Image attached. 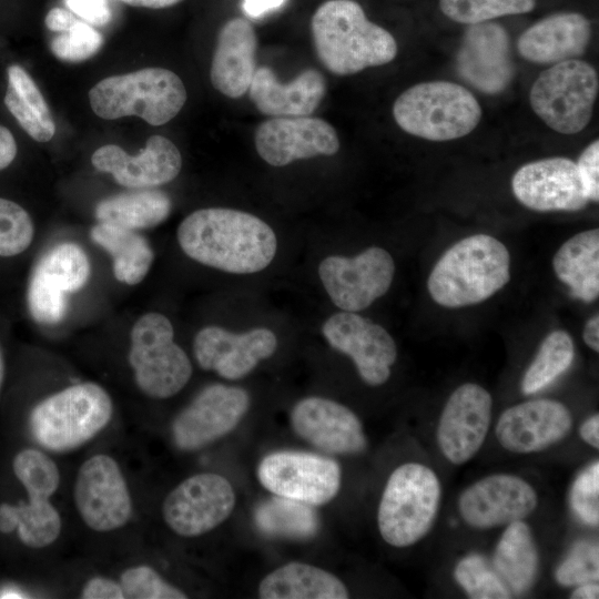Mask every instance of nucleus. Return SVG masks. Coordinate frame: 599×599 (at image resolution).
Wrapping results in <instances>:
<instances>
[{
    "mask_svg": "<svg viewBox=\"0 0 599 599\" xmlns=\"http://www.w3.org/2000/svg\"><path fill=\"white\" fill-rule=\"evenodd\" d=\"M90 273L89 257L80 245L62 242L48 250L34 265L28 284L31 317L47 325L61 322L68 308L65 294L81 290Z\"/></svg>",
    "mask_w": 599,
    "mask_h": 599,
    "instance_id": "11",
    "label": "nucleus"
},
{
    "mask_svg": "<svg viewBox=\"0 0 599 599\" xmlns=\"http://www.w3.org/2000/svg\"><path fill=\"white\" fill-rule=\"evenodd\" d=\"M258 596L262 599H346L348 590L324 569L290 562L262 579Z\"/></svg>",
    "mask_w": 599,
    "mask_h": 599,
    "instance_id": "30",
    "label": "nucleus"
},
{
    "mask_svg": "<svg viewBox=\"0 0 599 599\" xmlns=\"http://www.w3.org/2000/svg\"><path fill=\"white\" fill-rule=\"evenodd\" d=\"M133 7L163 9L176 4L181 0H121Z\"/></svg>",
    "mask_w": 599,
    "mask_h": 599,
    "instance_id": "54",
    "label": "nucleus"
},
{
    "mask_svg": "<svg viewBox=\"0 0 599 599\" xmlns=\"http://www.w3.org/2000/svg\"><path fill=\"white\" fill-rule=\"evenodd\" d=\"M102 44L103 37L99 31L91 24L77 20L68 31L51 41L50 48L60 60L80 62L94 55Z\"/></svg>",
    "mask_w": 599,
    "mask_h": 599,
    "instance_id": "42",
    "label": "nucleus"
},
{
    "mask_svg": "<svg viewBox=\"0 0 599 599\" xmlns=\"http://www.w3.org/2000/svg\"><path fill=\"white\" fill-rule=\"evenodd\" d=\"M311 30L319 61L334 74L383 65L397 54L392 33L368 20L354 0L323 2L312 17Z\"/></svg>",
    "mask_w": 599,
    "mask_h": 599,
    "instance_id": "2",
    "label": "nucleus"
},
{
    "mask_svg": "<svg viewBox=\"0 0 599 599\" xmlns=\"http://www.w3.org/2000/svg\"><path fill=\"white\" fill-rule=\"evenodd\" d=\"M93 166L110 173L122 186L153 189L174 180L182 167V156L175 144L162 135H152L135 155L115 144L99 148L91 156Z\"/></svg>",
    "mask_w": 599,
    "mask_h": 599,
    "instance_id": "22",
    "label": "nucleus"
},
{
    "mask_svg": "<svg viewBox=\"0 0 599 599\" xmlns=\"http://www.w3.org/2000/svg\"><path fill=\"white\" fill-rule=\"evenodd\" d=\"M573 358L575 345L567 332L558 329L548 334L524 375L522 393L535 394L550 385L569 368Z\"/></svg>",
    "mask_w": 599,
    "mask_h": 599,
    "instance_id": "37",
    "label": "nucleus"
},
{
    "mask_svg": "<svg viewBox=\"0 0 599 599\" xmlns=\"http://www.w3.org/2000/svg\"><path fill=\"white\" fill-rule=\"evenodd\" d=\"M539 558L530 528L514 521L504 531L494 555V567L510 592L524 593L536 579Z\"/></svg>",
    "mask_w": 599,
    "mask_h": 599,
    "instance_id": "34",
    "label": "nucleus"
},
{
    "mask_svg": "<svg viewBox=\"0 0 599 599\" xmlns=\"http://www.w3.org/2000/svg\"><path fill=\"white\" fill-rule=\"evenodd\" d=\"M28 500L0 504V532H17L27 547L41 549L52 545L60 536L62 520L50 501L48 490L27 487Z\"/></svg>",
    "mask_w": 599,
    "mask_h": 599,
    "instance_id": "29",
    "label": "nucleus"
},
{
    "mask_svg": "<svg viewBox=\"0 0 599 599\" xmlns=\"http://www.w3.org/2000/svg\"><path fill=\"white\" fill-rule=\"evenodd\" d=\"M83 599H125L119 581L108 577H92L82 587Z\"/></svg>",
    "mask_w": 599,
    "mask_h": 599,
    "instance_id": "47",
    "label": "nucleus"
},
{
    "mask_svg": "<svg viewBox=\"0 0 599 599\" xmlns=\"http://www.w3.org/2000/svg\"><path fill=\"white\" fill-rule=\"evenodd\" d=\"M510 257L497 238L477 234L449 247L427 282L432 298L445 307L474 305L493 296L509 281Z\"/></svg>",
    "mask_w": 599,
    "mask_h": 599,
    "instance_id": "3",
    "label": "nucleus"
},
{
    "mask_svg": "<svg viewBox=\"0 0 599 599\" xmlns=\"http://www.w3.org/2000/svg\"><path fill=\"white\" fill-rule=\"evenodd\" d=\"M454 576L471 599H506L511 597L501 578L478 555L461 559L455 568Z\"/></svg>",
    "mask_w": 599,
    "mask_h": 599,
    "instance_id": "39",
    "label": "nucleus"
},
{
    "mask_svg": "<svg viewBox=\"0 0 599 599\" xmlns=\"http://www.w3.org/2000/svg\"><path fill=\"white\" fill-rule=\"evenodd\" d=\"M326 93V81L315 69L302 71L294 80L280 82L268 67L256 68L248 95L256 109L273 118L312 114Z\"/></svg>",
    "mask_w": 599,
    "mask_h": 599,
    "instance_id": "28",
    "label": "nucleus"
},
{
    "mask_svg": "<svg viewBox=\"0 0 599 599\" xmlns=\"http://www.w3.org/2000/svg\"><path fill=\"white\" fill-rule=\"evenodd\" d=\"M322 333L334 349L353 359L366 384L378 386L389 378L397 347L384 327L355 312L343 311L325 321Z\"/></svg>",
    "mask_w": 599,
    "mask_h": 599,
    "instance_id": "16",
    "label": "nucleus"
},
{
    "mask_svg": "<svg viewBox=\"0 0 599 599\" xmlns=\"http://www.w3.org/2000/svg\"><path fill=\"white\" fill-rule=\"evenodd\" d=\"M254 142L258 155L273 166H285L317 155H333L339 150L334 126L308 115L266 120L256 128Z\"/></svg>",
    "mask_w": 599,
    "mask_h": 599,
    "instance_id": "17",
    "label": "nucleus"
},
{
    "mask_svg": "<svg viewBox=\"0 0 599 599\" xmlns=\"http://www.w3.org/2000/svg\"><path fill=\"white\" fill-rule=\"evenodd\" d=\"M570 504L576 515L587 525L599 522V463L581 471L570 491Z\"/></svg>",
    "mask_w": 599,
    "mask_h": 599,
    "instance_id": "44",
    "label": "nucleus"
},
{
    "mask_svg": "<svg viewBox=\"0 0 599 599\" xmlns=\"http://www.w3.org/2000/svg\"><path fill=\"white\" fill-rule=\"evenodd\" d=\"M250 406L245 389L223 384L204 387L174 418L171 434L183 451L201 449L231 433Z\"/></svg>",
    "mask_w": 599,
    "mask_h": 599,
    "instance_id": "15",
    "label": "nucleus"
},
{
    "mask_svg": "<svg viewBox=\"0 0 599 599\" xmlns=\"http://www.w3.org/2000/svg\"><path fill=\"white\" fill-rule=\"evenodd\" d=\"M75 21L70 11L59 7L51 9L44 20L47 28L55 32L68 31Z\"/></svg>",
    "mask_w": 599,
    "mask_h": 599,
    "instance_id": "48",
    "label": "nucleus"
},
{
    "mask_svg": "<svg viewBox=\"0 0 599 599\" xmlns=\"http://www.w3.org/2000/svg\"><path fill=\"white\" fill-rule=\"evenodd\" d=\"M552 266L572 296L595 301L599 295V230L583 231L565 242L555 254Z\"/></svg>",
    "mask_w": 599,
    "mask_h": 599,
    "instance_id": "31",
    "label": "nucleus"
},
{
    "mask_svg": "<svg viewBox=\"0 0 599 599\" xmlns=\"http://www.w3.org/2000/svg\"><path fill=\"white\" fill-rule=\"evenodd\" d=\"M581 438L595 448L599 447V416L588 418L580 427Z\"/></svg>",
    "mask_w": 599,
    "mask_h": 599,
    "instance_id": "51",
    "label": "nucleus"
},
{
    "mask_svg": "<svg viewBox=\"0 0 599 599\" xmlns=\"http://www.w3.org/2000/svg\"><path fill=\"white\" fill-rule=\"evenodd\" d=\"M17 155V143L12 133L0 125V171L11 164Z\"/></svg>",
    "mask_w": 599,
    "mask_h": 599,
    "instance_id": "49",
    "label": "nucleus"
},
{
    "mask_svg": "<svg viewBox=\"0 0 599 599\" xmlns=\"http://www.w3.org/2000/svg\"><path fill=\"white\" fill-rule=\"evenodd\" d=\"M4 104L21 128L35 141L48 142L55 133V123L39 88L20 65L8 68Z\"/></svg>",
    "mask_w": 599,
    "mask_h": 599,
    "instance_id": "35",
    "label": "nucleus"
},
{
    "mask_svg": "<svg viewBox=\"0 0 599 599\" xmlns=\"http://www.w3.org/2000/svg\"><path fill=\"white\" fill-rule=\"evenodd\" d=\"M395 273L392 255L372 246L355 257L327 256L318 276L332 302L346 312L365 309L390 287Z\"/></svg>",
    "mask_w": 599,
    "mask_h": 599,
    "instance_id": "13",
    "label": "nucleus"
},
{
    "mask_svg": "<svg viewBox=\"0 0 599 599\" xmlns=\"http://www.w3.org/2000/svg\"><path fill=\"white\" fill-rule=\"evenodd\" d=\"M460 77L486 94L506 89L514 77L509 37L496 22H481L467 28L456 59Z\"/></svg>",
    "mask_w": 599,
    "mask_h": 599,
    "instance_id": "23",
    "label": "nucleus"
},
{
    "mask_svg": "<svg viewBox=\"0 0 599 599\" xmlns=\"http://www.w3.org/2000/svg\"><path fill=\"white\" fill-rule=\"evenodd\" d=\"M294 432L331 454H358L367 445L358 417L346 406L318 396L300 400L292 409Z\"/></svg>",
    "mask_w": 599,
    "mask_h": 599,
    "instance_id": "24",
    "label": "nucleus"
},
{
    "mask_svg": "<svg viewBox=\"0 0 599 599\" xmlns=\"http://www.w3.org/2000/svg\"><path fill=\"white\" fill-rule=\"evenodd\" d=\"M256 48L255 30L246 19L236 17L226 21L212 58V85L232 99L244 95L256 70Z\"/></svg>",
    "mask_w": 599,
    "mask_h": 599,
    "instance_id": "26",
    "label": "nucleus"
},
{
    "mask_svg": "<svg viewBox=\"0 0 599 599\" xmlns=\"http://www.w3.org/2000/svg\"><path fill=\"white\" fill-rule=\"evenodd\" d=\"M598 546L589 541L573 545L567 558L556 570V580L562 586H576L598 580Z\"/></svg>",
    "mask_w": 599,
    "mask_h": 599,
    "instance_id": "43",
    "label": "nucleus"
},
{
    "mask_svg": "<svg viewBox=\"0 0 599 599\" xmlns=\"http://www.w3.org/2000/svg\"><path fill=\"white\" fill-rule=\"evenodd\" d=\"M591 37L590 21L579 12H556L535 22L518 38L527 61L558 63L583 54Z\"/></svg>",
    "mask_w": 599,
    "mask_h": 599,
    "instance_id": "27",
    "label": "nucleus"
},
{
    "mask_svg": "<svg viewBox=\"0 0 599 599\" xmlns=\"http://www.w3.org/2000/svg\"><path fill=\"white\" fill-rule=\"evenodd\" d=\"M393 115L407 133L430 141L469 134L479 123L481 108L465 87L448 81L422 82L395 101Z\"/></svg>",
    "mask_w": 599,
    "mask_h": 599,
    "instance_id": "6",
    "label": "nucleus"
},
{
    "mask_svg": "<svg viewBox=\"0 0 599 599\" xmlns=\"http://www.w3.org/2000/svg\"><path fill=\"white\" fill-rule=\"evenodd\" d=\"M255 524L271 536L309 538L318 529V519L308 505L276 496L263 501L255 510Z\"/></svg>",
    "mask_w": 599,
    "mask_h": 599,
    "instance_id": "36",
    "label": "nucleus"
},
{
    "mask_svg": "<svg viewBox=\"0 0 599 599\" xmlns=\"http://www.w3.org/2000/svg\"><path fill=\"white\" fill-rule=\"evenodd\" d=\"M68 8L91 26H104L111 20L108 0H65Z\"/></svg>",
    "mask_w": 599,
    "mask_h": 599,
    "instance_id": "46",
    "label": "nucleus"
},
{
    "mask_svg": "<svg viewBox=\"0 0 599 599\" xmlns=\"http://www.w3.org/2000/svg\"><path fill=\"white\" fill-rule=\"evenodd\" d=\"M235 500L234 489L225 477L200 473L184 479L166 495L162 517L176 535L196 537L229 518Z\"/></svg>",
    "mask_w": 599,
    "mask_h": 599,
    "instance_id": "14",
    "label": "nucleus"
},
{
    "mask_svg": "<svg viewBox=\"0 0 599 599\" xmlns=\"http://www.w3.org/2000/svg\"><path fill=\"white\" fill-rule=\"evenodd\" d=\"M535 7L536 0H439L444 16L467 26L528 13Z\"/></svg>",
    "mask_w": 599,
    "mask_h": 599,
    "instance_id": "38",
    "label": "nucleus"
},
{
    "mask_svg": "<svg viewBox=\"0 0 599 599\" xmlns=\"http://www.w3.org/2000/svg\"><path fill=\"white\" fill-rule=\"evenodd\" d=\"M285 0H243V9L252 18H258L264 13L280 8Z\"/></svg>",
    "mask_w": 599,
    "mask_h": 599,
    "instance_id": "50",
    "label": "nucleus"
},
{
    "mask_svg": "<svg viewBox=\"0 0 599 599\" xmlns=\"http://www.w3.org/2000/svg\"><path fill=\"white\" fill-rule=\"evenodd\" d=\"M276 348L275 334L264 327L235 334L219 326H206L197 332L193 341L199 366L232 380L246 376L260 361L272 356Z\"/></svg>",
    "mask_w": 599,
    "mask_h": 599,
    "instance_id": "19",
    "label": "nucleus"
},
{
    "mask_svg": "<svg viewBox=\"0 0 599 599\" xmlns=\"http://www.w3.org/2000/svg\"><path fill=\"white\" fill-rule=\"evenodd\" d=\"M491 416V396L481 386L467 383L447 400L437 428L443 455L453 464L468 461L481 447Z\"/></svg>",
    "mask_w": 599,
    "mask_h": 599,
    "instance_id": "20",
    "label": "nucleus"
},
{
    "mask_svg": "<svg viewBox=\"0 0 599 599\" xmlns=\"http://www.w3.org/2000/svg\"><path fill=\"white\" fill-rule=\"evenodd\" d=\"M511 187L526 207L540 211H579L588 204L576 162L564 156L546 158L522 165Z\"/></svg>",
    "mask_w": 599,
    "mask_h": 599,
    "instance_id": "18",
    "label": "nucleus"
},
{
    "mask_svg": "<svg viewBox=\"0 0 599 599\" xmlns=\"http://www.w3.org/2000/svg\"><path fill=\"white\" fill-rule=\"evenodd\" d=\"M537 504L538 496L526 480L498 474L468 487L459 498V511L468 525L486 529L522 520Z\"/></svg>",
    "mask_w": 599,
    "mask_h": 599,
    "instance_id": "21",
    "label": "nucleus"
},
{
    "mask_svg": "<svg viewBox=\"0 0 599 599\" xmlns=\"http://www.w3.org/2000/svg\"><path fill=\"white\" fill-rule=\"evenodd\" d=\"M113 403L100 385L85 382L71 385L39 402L28 426L42 448L64 453L90 441L110 423Z\"/></svg>",
    "mask_w": 599,
    "mask_h": 599,
    "instance_id": "4",
    "label": "nucleus"
},
{
    "mask_svg": "<svg viewBox=\"0 0 599 599\" xmlns=\"http://www.w3.org/2000/svg\"><path fill=\"white\" fill-rule=\"evenodd\" d=\"M34 226L29 213L13 201L0 197V256L24 252L32 243Z\"/></svg>",
    "mask_w": 599,
    "mask_h": 599,
    "instance_id": "40",
    "label": "nucleus"
},
{
    "mask_svg": "<svg viewBox=\"0 0 599 599\" xmlns=\"http://www.w3.org/2000/svg\"><path fill=\"white\" fill-rule=\"evenodd\" d=\"M585 343L595 352H599V316L593 315L585 325L582 334Z\"/></svg>",
    "mask_w": 599,
    "mask_h": 599,
    "instance_id": "52",
    "label": "nucleus"
},
{
    "mask_svg": "<svg viewBox=\"0 0 599 599\" xmlns=\"http://www.w3.org/2000/svg\"><path fill=\"white\" fill-rule=\"evenodd\" d=\"M3 378H4V359H3V354L0 347V392L3 384Z\"/></svg>",
    "mask_w": 599,
    "mask_h": 599,
    "instance_id": "55",
    "label": "nucleus"
},
{
    "mask_svg": "<svg viewBox=\"0 0 599 599\" xmlns=\"http://www.w3.org/2000/svg\"><path fill=\"white\" fill-rule=\"evenodd\" d=\"M128 361L136 386L151 398L174 396L192 375L189 356L174 342L173 325L160 313H146L133 324Z\"/></svg>",
    "mask_w": 599,
    "mask_h": 599,
    "instance_id": "8",
    "label": "nucleus"
},
{
    "mask_svg": "<svg viewBox=\"0 0 599 599\" xmlns=\"http://www.w3.org/2000/svg\"><path fill=\"white\" fill-rule=\"evenodd\" d=\"M441 487L428 467L407 463L396 468L385 486L377 514L383 539L407 547L429 531L437 516Z\"/></svg>",
    "mask_w": 599,
    "mask_h": 599,
    "instance_id": "7",
    "label": "nucleus"
},
{
    "mask_svg": "<svg viewBox=\"0 0 599 599\" xmlns=\"http://www.w3.org/2000/svg\"><path fill=\"white\" fill-rule=\"evenodd\" d=\"M124 598L185 599V592L169 583L154 568L139 565L125 569L119 580Z\"/></svg>",
    "mask_w": 599,
    "mask_h": 599,
    "instance_id": "41",
    "label": "nucleus"
},
{
    "mask_svg": "<svg viewBox=\"0 0 599 599\" xmlns=\"http://www.w3.org/2000/svg\"><path fill=\"white\" fill-rule=\"evenodd\" d=\"M577 170L588 201H599V141L591 142L580 154Z\"/></svg>",
    "mask_w": 599,
    "mask_h": 599,
    "instance_id": "45",
    "label": "nucleus"
},
{
    "mask_svg": "<svg viewBox=\"0 0 599 599\" xmlns=\"http://www.w3.org/2000/svg\"><path fill=\"white\" fill-rule=\"evenodd\" d=\"M172 210L170 196L154 189L120 193L101 200L94 210L98 222L130 230L154 227L164 222Z\"/></svg>",
    "mask_w": 599,
    "mask_h": 599,
    "instance_id": "33",
    "label": "nucleus"
},
{
    "mask_svg": "<svg viewBox=\"0 0 599 599\" xmlns=\"http://www.w3.org/2000/svg\"><path fill=\"white\" fill-rule=\"evenodd\" d=\"M73 499L83 522L98 532L122 528L133 511L121 467L106 454H95L82 463L74 481Z\"/></svg>",
    "mask_w": 599,
    "mask_h": 599,
    "instance_id": "10",
    "label": "nucleus"
},
{
    "mask_svg": "<svg viewBox=\"0 0 599 599\" xmlns=\"http://www.w3.org/2000/svg\"><path fill=\"white\" fill-rule=\"evenodd\" d=\"M572 419L568 408L551 399H535L506 409L496 426L500 445L514 453L544 450L567 436Z\"/></svg>",
    "mask_w": 599,
    "mask_h": 599,
    "instance_id": "25",
    "label": "nucleus"
},
{
    "mask_svg": "<svg viewBox=\"0 0 599 599\" xmlns=\"http://www.w3.org/2000/svg\"><path fill=\"white\" fill-rule=\"evenodd\" d=\"M572 599H597L599 598V586L598 583L586 582L580 585L570 596Z\"/></svg>",
    "mask_w": 599,
    "mask_h": 599,
    "instance_id": "53",
    "label": "nucleus"
},
{
    "mask_svg": "<svg viewBox=\"0 0 599 599\" xmlns=\"http://www.w3.org/2000/svg\"><path fill=\"white\" fill-rule=\"evenodd\" d=\"M599 80L586 61L569 59L546 69L530 90L534 112L561 134L582 131L592 118Z\"/></svg>",
    "mask_w": 599,
    "mask_h": 599,
    "instance_id": "9",
    "label": "nucleus"
},
{
    "mask_svg": "<svg viewBox=\"0 0 599 599\" xmlns=\"http://www.w3.org/2000/svg\"><path fill=\"white\" fill-rule=\"evenodd\" d=\"M89 101L102 119L138 115L151 125H162L181 111L186 90L174 72L144 68L99 81L89 91Z\"/></svg>",
    "mask_w": 599,
    "mask_h": 599,
    "instance_id": "5",
    "label": "nucleus"
},
{
    "mask_svg": "<svg viewBox=\"0 0 599 599\" xmlns=\"http://www.w3.org/2000/svg\"><path fill=\"white\" fill-rule=\"evenodd\" d=\"M176 235L189 257L234 274L264 270L277 250L276 235L267 223L233 209L196 210L180 223Z\"/></svg>",
    "mask_w": 599,
    "mask_h": 599,
    "instance_id": "1",
    "label": "nucleus"
},
{
    "mask_svg": "<svg viewBox=\"0 0 599 599\" xmlns=\"http://www.w3.org/2000/svg\"><path fill=\"white\" fill-rule=\"evenodd\" d=\"M90 236L112 256L113 275L119 282L135 285L148 275L154 252L136 231L99 222L91 229Z\"/></svg>",
    "mask_w": 599,
    "mask_h": 599,
    "instance_id": "32",
    "label": "nucleus"
},
{
    "mask_svg": "<svg viewBox=\"0 0 599 599\" xmlns=\"http://www.w3.org/2000/svg\"><path fill=\"white\" fill-rule=\"evenodd\" d=\"M341 468L332 458L305 451H276L258 465L257 477L276 496L308 506L331 501L341 487Z\"/></svg>",
    "mask_w": 599,
    "mask_h": 599,
    "instance_id": "12",
    "label": "nucleus"
}]
</instances>
